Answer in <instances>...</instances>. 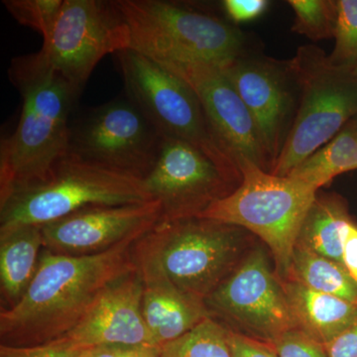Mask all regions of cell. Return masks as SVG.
I'll return each instance as SVG.
<instances>
[{"label":"cell","mask_w":357,"mask_h":357,"mask_svg":"<svg viewBox=\"0 0 357 357\" xmlns=\"http://www.w3.org/2000/svg\"><path fill=\"white\" fill-rule=\"evenodd\" d=\"M2 3L20 24L32 28L45 39L53 30L64 0H4Z\"/></svg>","instance_id":"484cf974"},{"label":"cell","mask_w":357,"mask_h":357,"mask_svg":"<svg viewBox=\"0 0 357 357\" xmlns=\"http://www.w3.org/2000/svg\"><path fill=\"white\" fill-rule=\"evenodd\" d=\"M335 48L331 64L352 70L357 66V0H337Z\"/></svg>","instance_id":"d4e9b609"},{"label":"cell","mask_w":357,"mask_h":357,"mask_svg":"<svg viewBox=\"0 0 357 357\" xmlns=\"http://www.w3.org/2000/svg\"><path fill=\"white\" fill-rule=\"evenodd\" d=\"M351 220L347 203L340 196H317L301 227L296 245L342 264V234Z\"/></svg>","instance_id":"ffe728a7"},{"label":"cell","mask_w":357,"mask_h":357,"mask_svg":"<svg viewBox=\"0 0 357 357\" xmlns=\"http://www.w3.org/2000/svg\"><path fill=\"white\" fill-rule=\"evenodd\" d=\"M301 91L292 126L271 173L288 176L335 137L357 115V77L331 64L314 47L290 61Z\"/></svg>","instance_id":"52a82bcc"},{"label":"cell","mask_w":357,"mask_h":357,"mask_svg":"<svg viewBox=\"0 0 357 357\" xmlns=\"http://www.w3.org/2000/svg\"><path fill=\"white\" fill-rule=\"evenodd\" d=\"M239 340L243 345L244 352L248 357H278L272 351L271 347L258 340H252L244 335H239Z\"/></svg>","instance_id":"d6a6232c"},{"label":"cell","mask_w":357,"mask_h":357,"mask_svg":"<svg viewBox=\"0 0 357 357\" xmlns=\"http://www.w3.org/2000/svg\"><path fill=\"white\" fill-rule=\"evenodd\" d=\"M349 126L354 131V135H356L357 139V115L354 119H352L351 121L349 122Z\"/></svg>","instance_id":"e575fe53"},{"label":"cell","mask_w":357,"mask_h":357,"mask_svg":"<svg viewBox=\"0 0 357 357\" xmlns=\"http://www.w3.org/2000/svg\"><path fill=\"white\" fill-rule=\"evenodd\" d=\"M352 73H354V74L357 77V66L354 70H352Z\"/></svg>","instance_id":"d590c367"},{"label":"cell","mask_w":357,"mask_h":357,"mask_svg":"<svg viewBox=\"0 0 357 357\" xmlns=\"http://www.w3.org/2000/svg\"><path fill=\"white\" fill-rule=\"evenodd\" d=\"M220 68L250 112L273 168L296 115L298 82L290 61L243 55Z\"/></svg>","instance_id":"5bb4252c"},{"label":"cell","mask_w":357,"mask_h":357,"mask_svg":"<svg viewBox=\"0 0 357 357\" xmlns=\"http://www.w3.org/2000/svg\"><path fill=\"white\" fill-rule=\"evenodd\" d=\"M156 199L144 181L88 163L68 153L44 182L0 204V229L44 225L91 206H124Z\"/></svg>","instance_id":"8992f818"},{"label":"cell","mask_w":357,"mask_h":357,"mask_svg":"<svg viewBox=\"0 0 357 357\" xmlns=\"http://www.w3.org/2000/svg\"><path fill=\"white\" fill-rule=\"evenodd\" d=\"M225 13L234 22H246L259 17L266 10V0H225Z\"/></svg>","instance_id":"f546056e"},{"label":"cell","mask_w":357,"mask_h":357,"mask_svg":"<svg viewBox=\"0 0 357 357\" xmlns=\"http://www.w3.org/2000/svg\"><path fill=\"white\" fill-rule=\"evenodd\" d=\"M159 351L145 345H100L83 349L81 357H159Z\"/></svg>","instance_id":"f1b7e54d"},{"label":"cell","mask_w":357,"mask_h":357,"mask_svg":"<svg viewBox=\"0 0 357 357\" xmlns=\"http://www.w3.org/2000/svg\"><path fill=\"white\" fill-rule=\"evenodd\" d=\"M239 169L243 180L238 187L199 218L236 225L259 237L271 252L277 276L286 280L301 227L318 191L251 162H243Z\"/></svg>","instance_id":"277c9868"},{"label":"cell","mask_w":357,"mask_h":357,"mask_svg":"<svg viewBox=\"0 0 357 357\" xmlns=\"http://www.w3.org/2000/svg\"><path fill=\"white\" fill-rule=\"evenodd\" d=\"M211 318L269 344L297 328L281 280L262 246L249 248L232 273L204 300Z\"/></svg>","instance_id":"9c48e42d"},{"label":"cell","mask_w":357,"mask_h":357,"mask_svg":"<svg viewBox=\"0 0 357 357\" xmlns=\"http://www.w3.org/2000/svg\"><path fill=\"white\" fill-rule=\"evenodd\" d=\"M158 201L124 206H91L42 225L44 249L57 255L89 256L139 239L161 222Z\"/></svg>","instance_id":"9a60e30c"},{"label":"cell","mask_w":357,"mask_h":357,"mask_svg":"<svg viewBox=\"0 0 357 357\" xmlns=\"http://www.w3.org/2000/svg\"><path fill=\"white\" fill-rule=\"evenodd\" d=\"M295 13L292 31L312 41L333 38L337 21V1L290 0Z\"/></svg>","instance_id":"cb8c5ba5"},{"label":"cell","mask_w":357,"mask_h":357,"mask_svg":"<svg viewBox=\"0 0 357 357\" xmlns=\"http://www.w3.org/2000/svg\"><path fill=\"white\" fill-rule=\"evenodd\" d=\"M143 288L136 268L110 282L79 324L61 338L81 349L112 344L157 349L143 318Z\"/></svg>","instance_id":"2e32d148"},{"label":"cell","mask_w":357,"mask_h":357,"mask_svg":"<svg viewBox=\"0 0 357 357\" xmlns=\"http://www.w3.org/2000/svg\"><path fill=\"white\" fill-rule=\"evenodd\" d=\"M141 276L144 283L141 305L143 318L157 349L175 342L211 318L204 300L183 292L164 277Z\"/></svg>","instance_id":"e0dca14e"},{"label":"cell","mask_w":357,"mask_h":357,"mask_svg":"<svg viewBox=\"0 0 357 357\" xmlns=\"http://www.w3.org/2000/svg\"><path fill=\"white\" fill-rule=\"evenodd\" d=\"M342 265L357 285V225L354 220L342 234Z\"/></svg>","instance_id":"1f68e13d"},{"label":"cell","mask_w":357,"mask_h":357,"mask_svg":"<svg viewBox=\"0 0 357 357\" xmlns=\"http://www.w3.org/2000/svg\"><path fill=\"white\" fill-rule=\"evenodd\" d=\"M159 357H234L229 328L217 319H206L187 335L161 347Z\"/></svg>","instance_id":"603a6c76"},{"label":"cell","mask_w":357,"mask_h":357,"mask_svg":"<svg viewBox=\"0 0 357 357\" xmlns=\"http://www.w3.org/2000/svg\"><path fill=\"white\" fill-rule=\"evenodd\" d=\"M44 249L42 225L0 229V288L4 307L20 302L31 283Z\"/></svg>","instance_id":"d6986e66"},{"label":"cell","mask_w":357,"mask_h":357,"mask_svg":"<svg viewBox=\"0 0 357 357\" xmlns=\"http://www.w3.org/2000/svg\"><path fill=\"white\" fill-rule=\"evenodd\" d=\"M248 234L236 225L199 217L160 222L133 243L131 255L141 274L164 277L204 301L243 260Z\"/></svg>","instance_id":"3957f363"},{"label":"cell","mask_w":357,"mask_h":357,"mask_svg":"<svg viewBox=\"0 0 357 357\" xmlns=\"http://www.w3.org/2000/svg\"><path fill=\"white\" fill-rule=\"evenodd\" d=\"M81 347H75L64 338L36 347H6L0 344V357H81Z\"/></svg>","instance_id":"83f0119b"},{"label":"cell","mask_w":357,"mask_h":357,"mask_svg":"<svg viewBox=\"0 0 357 357\" xmlns=\"http://www.w3.org/2000/svg\"><path fill=\"white\" fill-rule=\"evenodd\" d=\"M328 357H357V321L324 344Z\"/></svg>","instance_id":"4dcf8cb0"},{"label":"cell","mask_w":357,"mask_h":357,"mask_svg":"<svg viewBox=\"0 0 357 357\" xmlns=\"http://www.w3.org/2000/svg\"><path fill=\"white\" fill-rule=\"evenodd\" d=\"M163 135L129 98L89 110L70 126L69 153L88 163L144 181Z\"/></svg>","instance_id":"30bf717a"},{"label":"cell","mask_w":357,"mask_h":357,"mask_svg":"<svg viewBox=\"0 0 357 357\" xmlns=\"http://www.w3.org/2000/svg\"><path fill=\"white\" fill-rule=\"evenodd\" d=\"M357 170V139L347 123L330 142L289 174L319 191L342 174Z\"/></svg>","instance_id":"44dd1931"},{"label":"cell","mask_w":357,"mask_h":357,"mask_svg":"<svg viewBox=\"0 0 357 357\" xmlns=\"http://www.w3.org/2000/svg\"><path fill=\"white\" fill-rule=\"evenodd\" d=\"M281 283L296 326L319 344H328L356 323L357 305L354 303L291 279Z\"/></svg>","instance_id":"ac0fdd59"},{"label":"cell","mask_w":357,"mask_h":357,"mask_svg":"<svg viewBox=\"0 0 357 357\" xmlns=\"http://www.w3.org/2000/svg\"><path fill=\"white\" fill-rule=\"evenodd\" d=\"M268 345L278 357H328L324 345L299 328L282 333L280 337Z\"/></svg>","instance_id":"4316f807"},{"label":"cell","mask_w":357,"mask_h":357,"mask_svg":"<svg viewBox=\"0 0 357 357\" xmlns=\"http://www.w3.org/2000/svg\"><path fill=\"white\" fill-rule=\"evenodd\" d=\"M131 50L157 62L222 67L245 55L243 33L213 14L164 0H117Z\"/></svg>","instance_id":"5b68a950"},{"label":"cell","mask_w":357,"mask_h":357,"mask_svg":"<svg viewBox=\"0 0 357 357\" xmlns=\"http://www.w3.org/2000/svg\"><path fill=\"white\" fill-rule=\"evenodd\" d=\"M136 241L89 256L43 249L24 295L17 304L0 312L1 345L36 347L70 333L110 282L135 269L131 248Z\"/></svg>","instance_id":"6da1fadb"},{"label":"cell","mask_w":357,"mask_h":357,"mask_svg":"<svg viewBox=\"0 0 357 357\" xmlns=\"http://www.w3.org/2000/svg\"><path fill=\"white\" fill-rule=\"evenodd\" d=\"M11 83L22 98L17 128L0 144V204L44 182L69 153V117L79 89L41 52L11 61Z\"/></svg>","instance_id":"7a4b0ae2"},{"label":"cell","mask_w":357,"mask_h":357,"mask_svg":"<svg viewBox=\"0 0 357 357\" xmlns=\"http://www.w3.org/2000/svg\"><path fill=\"white\" fill-rule=\"evenodd\" d=\"M229 342L230 349H231L232 356L234 357H248L243 349V345L239 340L238 333L229 330Z\"/></svg>","instance_id":"836d02e7"},{"label":"cell","mask_w":357,"mask_h":357,"mask_svg":"<svg viewBox=\"0 0 357 357\" xmlns=\"http://www.w3.org/2000/svg\"><path fill=\"white\" fill-rule=\"evenodd\" d=\"M130 45V30L117 0H64L40 52L82 91L105 56L128 50Z\"/></svg>","instance_id":"8fae6325"},{"label":"cell","mask_w":357,"mask_h":357,"mask_svg":"<svg viewBox=\"0 0 357 357\" xmlns=\"http://www.w3.org/2000/svg\"><path fill=\"white\" fill-rule=\"evenodd\" d=\"M116 57L128 98L160 133L199 147L241 184V170L218 144L192 86L153 59L131 49L119 52Z\"/></svg>","instance_id":"ba28073f"},{"label":"cell","mask_w":357,"mask_h":357,"mask_svg":"<svg viewBox=\"0 0 357 357\" xmlns=\"http://www.w3.org/2000/svg\"><path fill=\"white\" fill-rule=\"evenodd\" d=\"M158 63L192 86L218 144L238 168L248 161L271 172L255 121L222 68L199 62Z\"/></svg>","instance_id":"4fadbf2b"},{"label":"cell","mask_w":357,"mask_h":357,"mask_svg":"<svg viewBox=\"0 0 357 357\" xmlns=\"http://www.w3.org/2000/svg\"><path fill=\"white\" fill-rule=\"evenodd\" d=\"M287 279L357 305V285L344 265L302 246L296 245L294 249Z\"/></svg>","instance_id":"7402d4cb"},{"label":"cell","mask_w":357,"mask_h":357,"mask_svg":"<svg viewBox=\"0 0 357 357\" xmlns=\"http://www.w3.org/2000/svg\"><path fill=\"white\" fill-rule=\"evenodd\" d=\"M144 183L161 204V222L199 217L239 185L203 150L170 136H163L156 164Z\"/></svg>","instance_id":"7c38bea8"}]
</instances>
